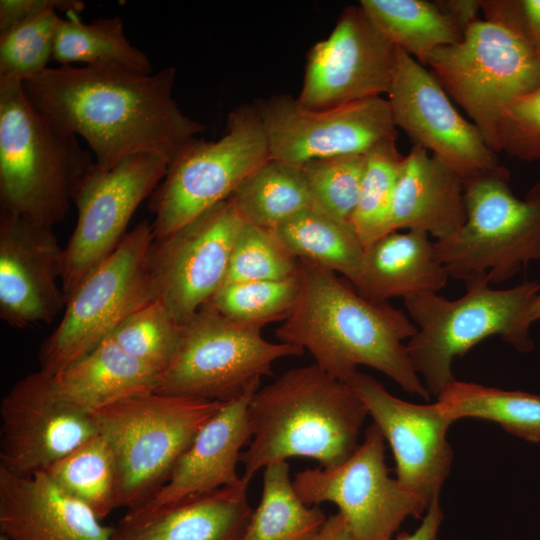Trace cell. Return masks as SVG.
Listing matches in <instances>:
<instances>
[{
    "label": "cell",
    "instance_id": "obj_34",
    "mask_svg": "<svg viewBox=\"0 0 540 540\" xmlns=\"http://www.w3.org/2000/svg\"><path fill=\"white\" fill-rule=\"evenodd\" d=\"M403 157L396 141L381 144L366 154L359 198L351 219L364 247L392 232L391 204Z\"/></svg>",
    "mask_w": 540,
    "mask_h": 540
},
{
    "label": "cell",
    "instance_id": "obj_42",
    "mask_svg": "<svg viewBox=\"0 0 540 540\" xmlns=\"http://www.w3.org/2000/svg\"><path fill=\"white\" fill-rule=\"evenodd\" d=\"M515 19L525 37L540 52V0H510Z\"/></svg>",
    "mask_w": 540,
    "mask_h": 540
},
{
    "label": "cell",
    "instance_id": "obj_23",
    "mask_svg": "<svg viewBox=\"0 0 540 540\" xmlns=\"http://www.w3.org/2000/svg\"><path fill=\"white\" fill-rule=\"evenodd\" d=\"M466 221L464 181L426 149L413 145L403 157L393 194L391 230L420 231L437 240Z\"/></svg>",
    "mask_w": 540,
    "mask_h": 540
},
{
    "label": "cell",
    "instance_id": "obj_7",
    "mask_svg": "<svg viewBox=\"0 0 540 540\" xmlns=\"http://www.w3.org/2000/svg\"><path fill=\"white\" fill-rule=\"evenodd\" d=\"M222 404L150 391L90 411L114 454L118 508L131 510L149 500Z\"/></svg>",
    "mask_w": 540,
    "mask_h": 540
},
{
    "label": "cell",
    "instance_id": "obj_2",
    "mask_svg": "<svg viewBox=\"0 0 540 540\" xmlns=\"http://www.w3.org/2000/svg\"><path fill=\"white\" fill-rule=\"evenodd\" d=\"M298 275L296 304L275 330L279 342L308 350L321 369L344 383L364 365L429 400L404 343L417 327L402 310L365 298L314 264L299 261Z\"/></svg>",
    "mask_w": 540,
    "mask_h": 540
},
{
    "label": "cell",
    "instance_id": "obj_20",
    "mask_svg": "<svg viewBox=\"0 0 540 540\" xmlns=\"http://www.w3.org/2000/svg\"><path fill=\"white\" fill-rule=\"evenodd\" d=\"M63 253L53 227L0 211V318L6 324L37 327L64 309Z\"/></svg>",
    "mask_w": 540,
    "mask_h": 540
},
{
    "label": "cell",
    "instance_id": "obj_11",
    "mask_svg": "<svg viewBox=\"0 0 540 540\" xmlns=\"http://www.w3.org/2000/svg\"><path fill=\"white\" fill-rule=\"evenodd\" d=\"M270 159L255 105L234 109L227 132L216 141L195 138L169 164L150 196L155 239L227 200L239 184Z\"/></svg>",
    "mask_w": 540,
    "mask_h": 540
},
{
    "label": "cell",
    "instance_id": "obj_13",
    "mask_svg": "<svg viewBox=\"0 0 540 540\" xmlns=\"http://www.w3.org/2000/svg\"><path fill=\"white\" fill-rule=\"evenodd\" d=\"M293 486L308 506L336 504L356 540H390L407 517L419 518L430 506L389 476L385 438L374 422L344 463L300 471Z\"/></svg>",
    "mask_w": 540,
    "mask_h": 540
},
{
    "label": "cell",
    "instance_id": "obj_43",
    "mask_svg": "<svg viewBox=\"0 0 540 540\" xmlns=\"http://www.w3.org/2000/svg\"><path fill=\"white\" fill-rule=\"evenodd\" d=\"M440 9L464 34L465 30L479 18L481 0H443L435 1Z\"/></svg>",
    "mask_w": 540,
    "mask_h": 540
},
{
    "label": "cell",
    "instance_id": "obj_15",
    "mask_svg": "<svg viewBox=\"0 0 540 540\" xmlns=\"http://www.w3.org/2000/svg\"><path fill=\"white\" fill-rule=\"evenodd\" d=\"M388 103L396 127L465 182L508 171L479 129L464 118L434 74L397 47Z\"/></svg>",
    "mask_w": 540,
    "mask_h": 540
},
{
    "label": "cell",
    "instance_id": "obj_4",
    "mask_svg": "<svg viewBox=\"0 0 540 540\" xmlns=\"http://www.w3.org/2000/svg\"><path fill=\"white\" fill-rule=\"evenodd\" d=\"M478 19L454 45L434 50L426 67L500 151L499 131L507 108L540 87V52L523 34L508 0L481 1Z\"/></svg>",
    "mask_w": 540,
    "mask_h": 540
},
{
    "label": "cell",
    "instance_id": "obj_24",
    "mask_svg": "<svg viewBox=\"0 0 540 540\" xmlns=\"http://www.w3.org/2000/svg\"><path fill=\"white\" fill-rule=\"evenodd\" d=\"M448 279L429 235L393 231L365 247L355 290L372 301L388 302L394 297L438 293Z\"/></svg>",
    "mask_w": 540,
    "mask_h": 540
},
{
    "label": "cell",
    "instance_id": "obj_36",
    "mask_svg": "<svg viewBox=\"0 0 540 540\" xmlns=\"http://www.w3.org/2000/svg\"><path fill=\"white\" fill-rule=\"evenodd\" d=\"M182 327L156 298L128 315L108 337L127 354L160 374L177 352Z\"/></svg>",
    "mask_w": 540,
    "mask_h": 540
},
{
    "label": "cell",
    "instance_id": "obj_21",
    "mask_svg": "<svg viewBox=\"0 0 540 540\" xmlns=\"http://www.w3.org/2000/svg\"><path fill=\"white\" fill-rule=\"evenodd\" d=\"M259 388L253 386L223 402L199 430L166 483L145 503L127 510L117 525H135L191 497L243 483L236 468L241 449L252 439L248 405Z\"/></svg>",
    "mask_w": 540,
    "mask_h": 540
},
{
    "label": "cell",
    "instance_id": "obj_22",
    "mask_svg": "<svg viewBox=\"0 0 540 540\" xmlns=\"http://www.w3.org/2000/svg\"><path fill=\"white\" fill-rule=\"evenodd\" d=\"M0 531L11 540H114V527L103 525L45 472L19 476L1 466Z\"/></svg>",
    "mask_w": 540,
    "mask_h": 540
},
{
    "label": "cell",
    "instance_id": "obj_38",
    "mask_svg": "<svg viewBox=\"0 0 540 540\" xmlns=\"http://www.w3.org/2000/svg\"><path fill=\"white\" fill-rule=\"evenodd\" d=\"M56 10L0 32V79H25L47 69L61 21Z\"/></svg>",
    "mask_w": 540,
    "mask_h": 540
},
{
    "label": "cell",
    "instance_id": "obj_26",
    "mask_svg": "<svg viewBox=\"0 0 540 540\" xmlns=\"http://www.w3.org/2000/svg\"><path fill=\"white\" fill-rule=\"evenodd\" d=\"M158 376L110 337L61 372L49 375L55 393L87 413L133 395L155 391Z\"/></svg>",
    "mask_w": 540,
    "mask_h": 540
},
{
    "label": "cell",
    "instance_id": "obj_5",
    "mask_svg": "<svg viewBox=\"0 0 540 540\" xmlns=\"http://www.w3.org/2000/svg\"><path fill=\"white\" fill-rule=\"evenodd\" d=\"M94 164L76 135L31 104L22 81L0 79V211L53 227Z\"/></svg>",
    "mask_w": 540,
    "mask_h": 540
},
{
    "label": "cell",
    "instance_id": "obj_32",
    "mask_svg": "<svg viewBox=\"0 0 540 540\" xmlns=\"http://www.w3.org/2000/svg\"><path fill=\"white\" fill-rule=\"evenodd\" d=\"M326 520L297 495L289 464L276 462L264 468L261 499L241 540H313Z\"/></svg>",
    "mask_w": 540,
    "mask_h": 540
},
{
    "label": "cell",
    "instance_id": "obj_39",
    "mask_svg": "<svg viewBox=\"0 0 540 540\" xmlns=\"http://www.w3.org/2000/svg\"><path fill=\"white\" fill-rule=\"evenodd\" d=\"M299 261L273 230L243 223L234 242L225 284L282 280L298 273Z\"/></svg>",
    "mask_w": 540,
    "mask_h": 540
},
{
    "label": "cell",
    "instance_id": "obj_27",
    "mask_svg": "<svg viewBox=\"0 0 540 540\" xmlns=\"http://www.w3.org/2000/svg\"><path fill=\"white\" fill-rule=\"evenodd\" d=\"M272 230L297 260L339 273L354 288L358 285L365 247L351 223L307 208Z\"/></svg>",
    "mask_w": 540,
    "mask_h": 540
},
{
    "label": "cell",
    "instance_id": "obj_40",
    "mask_svg": "<svg viewBox=\"0 0 540 540\" xmlns=\"http://www.w3.org/2000/svg\"><path fill=\"white\" fill-rule=\"evenodd\" d=\"M499 141L501 152L522 161H540V87L507 108Z\"/></svg>",
    "mask_w": 540,
    "mask_h": 540
},
{
    "label": "cell",
    "instance_id": "obj_29",
    "mask_svg": "<svg viewBox=\"0 0 540 540\" xmlns=\"http://www.w3.org/2000/svg\"><path fill=\"white\" fill-rule=\"evenodd\" d=\"M436 403L452 423L462 418L485 419L516 437L540 442V395L456 379Z\"/></svg>",
    "mask_w": 540,
    "mask_h": 540
},
{
    "label": "cell",
    "instance_id": "obj_1",
    "mask_svg": "<svg viewBox=\"0 0 540 540\" xmlns=\"http://www.w3.org/2000/svg\"><path fill=\"white\" fill-rule=\"evenodd\" d=\"M176 69L141 73L114 67L59 66L23 81L31 104L52 124L82 137L101 168L135 154L170 163L205 130L173 97Z\"/></svg>",
    "mask_w": 540,
    "mask_h": 540
},
{
    "label": "cell",
    "instance_id": "obj_14",
    "mask_svg": "<svg viewBox=\"0 0 540 540\" xmlns=\"http://www.w3.org/2000/svg\"><path fill=\"white\" fill-rule=\"evenodd\" d=\"M255 107L270 159L296 166L333 156L367 154L397 138L389 103L381 96L309 110L296 98L278 95Z\"/></svg>",
    "mask_w": 540,
    "mask_h": 540
},
{
    "label": "cell",
    "instance_id": "obj_16",
    "mask_svg": "<svg viewBox=\"0 0 540 540\" xmlns=\"http://www.w3.org/2000/svg\"><path fill=\"white\" fill-rule=\"evenodd\" d=\"M243 223L227 199L154 240L150 267L157 298L180 324L225 284L233 245Z\"/></svg>",
    "mask_w": 540,
    "mask_h": 540
},
{
    "label": "cell",
    "instance_id": "obj_35",
    "mask_svg": "<svg viewBox=\"0 0 540 540\" xmlns=\"http://www.w3.org/2000/svg\"><path fill=\"white\" fill-rule=\"evenodd\" d=\"M299 289L298 273L282 280L229 283L206 304L235 322L262 328L267 323L288 318Z\"/></svg>",
    "mask_w": 540,
    "mask_h": 540
},
{
    "label": "cell",
    "instance_id": "obj_41",
    "mask_svg": "<svg viewBox=\"0 0 540 540\" xmlns=\"http://www.w3.org/2000/svg\"><path fill=\"white\" fill-rule=\"evenodd\" d=\"M85 7L80 0H1L0 32L49 10L80 13Z\"/></svg>",
    "mask_w": 540,
    "mask_h": 540
},
{
    "label": "cell",
    "instance_id": "obj_31",
    "mask_svg": "<svg viewBox=\"0 0 540 540\" xmlns=\"http://www.w3.org/2000/svg\"><path fill=\"white\" fill-rule=\"evenodd\" d=\"M228 199L244 223L271 230L310 208L303 168L272 159L250 173Z\"/></svg>",
    "mask_w": 540,
    "mask_h": 540
},
{
    "label": "cell",
    "instance_id": "obj_25",
    "mask_svg": "<svg viewBox=\"0 0 540 540\" xmlns=\"http://www.w3.org/2000/svg\"><path fill=\"white\" fill-rule=\"evenodd\" d=\"M248 485L223 487L163 509L131 526L114 527V540H241L253 510Z\"/></svg>",
    "mask_w": 540,
    "mask_h": 540
},
{
    "label": "cell",
    "instance_id": "obj_45",
    "mask_svg": "<svg viewBox=\"0 0 540 540\" xmlns=\"http://www.w3.org/2000/svg\"><path fill=\"white\" fill-rule=\"evenodd\" d=\"M313 540H356L346 518L340 512L327 518Z\"/></svg>",
    "mask_w": 540,
    "mask_h": 540
},
{
    "label": "cell",
    "instance_id": "obj_18",
    "mask_svg": "<svg viewBox=\"0 0 540 540\" xmlns=\"http://www.w3.org/2000/svg\"><path fill=\"white\" fill-rule=\"evenodd\" d=\"M0 418V466L19 476L45 472L97 434L89 413L63 401L40 370L12 386Z\"/></svg>",
    "mask_w": 540,
    "mask_h": 540
},
{
    "label": "cell",
    "instance_id": "obj_37",
    "mask_svg": "<svg viewBox=\"0 0 540 540\" xmlns=\"http://www.w3.org/2000/svg\"><path fill=\"white\" fill-rule=\"evenodd\" d=\"M304 170L310 208L351 223L366 167V154L339 155L309 161Z\"/></svg>",
    "mask_w": 540,
    "mask_h": 540
},
{
    "label": "cell",
    "instance_id": "obj_44",
    "mask_svg": "<svg viewBox=\"0 0 540 540\" xmlns=\"http://www.w3.org/2000/svg\"><path fill=\"white\" fill-rule=\"evenodd\" d=\"M442 519L443 512L438 497L431 502L419 528L412 534L400 533L397 540H437Z\"/></svg>",
    "mask_w": 540,
    "mask_h": 540
},
{
    "label": "cell",
    "instance_id": "obj_17",
    "mask_svg": "<svg viewBox=\"0 0 540 540\" xmlns=\"http://www.w3.org/2000/svg\"><path fill=\"white\" fill-rule=\"evenodd\" d=\"M397 47L361 6H347L329 36L308 52L298 104L325 110L387 93Z\"/></svg>",
    "mask_w": 540,
    "mask_h": 540
},
{
    "label": "cell",
    "instance_id": "obj_8",
    "mask_svg": "<svg viewBox=\"0 0 540 540\" xmlns=\"http://www.w3.org/2000/svg\"><path fill=\"white\" fill-rule=\"evenodd\" d=\"M509 178L506 171L464 183L465 223L453 236L434 241L449 278L485 276L499 284L540 261V181L519 199Z\"/></svg>",
    "mask_w": 540,
    "mask_h": 540
},
{
    "label": "cell",
    "instance_id": "obj_19",
    "mask_svg": "<svg viewBox=\"0 0 540 540\" xmlns=\"http://www.w3.org/2000/svg\"><path fill=\"white\" fill-rule=\"evenodd\" d=\"M345 383L389 442L398 482L430 505L440 496L450 473L453 450L447 433L452 422L436 402L417 404L399 399L368 374L356 371Z\"/></svg>",
    "mask_w": 540,
    "mask_h": 540
},
{
    "label": "cell",
    "instance_id": "obj_10",
    "mask_svg": "<svg viewBox=\"0 0 540 540\" xmlns=\"http://www.w3.org/2000/svg\"><path fill=\"white\" fill-rule=\"evenodd\" d=\"M182 325L177 352L158 376V393L227 402L260 385L276 360L304 353L267 341L262 328L235 322L208 304Z\"/></svg>",
    "mask_w": 540,
    "mask_h": 540
},
{
    "label": "cell",
    "instance_id": "obj_30",
    "mask_svg": "<svg viewBox=\"0 0 540 540\" xmlns=\"http://www.w3.org/2000/svg\"><path fill=\"white\" fill-rule=\"evenodd\" d=\"M53 59L60 66L85 63V66L153 73L149 58L127 39L118 16L84 23L77 13L67 14L57 29Z\"/></svg>",
    "mask_w": 540,
    "mask_h": 540
},
{
    "label": "cell",
    "instance_id": "obj_3",
    "mask_svg": "<svg viewBox=\"0 0 540 540\" xmlns=\"http://www.w3.org/2000/svg\"><path fill=\"white\" fill-rule=\"evenodd\" d=\"M367 415L351 388L316 363L284 372L249 401L252 439L241 453L243 483L290 457L312 458L323 469L341 465L358 448Z\"/></svg>",
    "mask_w": 540,
    "mask_h": 540
},
{
    "label": "cell",
    "instance_id": "obj_12",
    "mask_svg": "<svg viewBox=\"0 0 540 540\" xmlns=\"http://www.w3.org/2000/svg\"><path fill=\"white\" fill-rule=\"evenodd\" d=\"M169 164L157 154L140 153L110 168L92 166L73 199L77 221L63 253L65 300L118 246L135 211L162 182Z\"/></svg>",
    "mask_w": 540,
    "mask_h": 540
},
{
    "label": "cell",
    "instance_id": "obj_33",
    "mask_svg": "<svg viewBox=\"0 0 540 540\" xmlns=\"http://www.w3.org/2000/svg\"><path fill=\"white\" fill-rule=\"evenodd\" d=\"M52 483L86 505L100 520L118 508L114 454L98 433L45 471Z\"/></svg>",
    "mask_w": 540,
    "mask_h": 540
},
{
    "label": "cell",
    "instance_id": "obj_6",
    "mask_svg": "<svg viewBox=\"0 0 540 540\" xmlns=\"http://www.w3.org/2000/svg\"><path fill=\"white\" fill-rule=\"evenodd\" d=\"M466 293L448 300L428 292L404 299L416 333L406 347L415 372L430 396L438 397L456 380L452 362L490 336H499L519 352L534 348L528 321L540 291L538 281L494 289L485 276L465 282Z\"/></svg>",
    "mask_w": 540,
    "mask_h": 540
},
{
    "label": "cell",
    "instance_id": "obj_9",
    "mask_svg": "<svg viewBox=\"0 0 540 540\" xmlns=\"http://www.w3.org/2000/svg\"><path fill=\"white\" fill-rule=\"evenodd\" d=\"M154 240L152 223H139L80 281L66 299L58 326L40 347V371L61 372L100 345L128 315L157 298L150 267Z\"/></svg>",
    "mask_w": 540,
    "mask_h": 540
},
{
    "label": "cell",
    "instance_id": "obj_28",
    "mask_svg": "<svg viewBox=\"0 0 540 540\" xmlns=\"http://www.w3.org/2000/svg\"><path fill=\"white\" fill-rule=\"evenodd\" d=\"M359 5L391 43L425 67L434 50L463 39V33L436 2L361 0Z\"/></svg>",
    "mask_w": 540,
    "mask_h": 540
},
{
    "label": "cell",
    "instance_id": "obj_46",
    "mask_svg": "<svg viewBox=\"0 0 540 540\" xmlns=\"http://www.w3.org/2000/svg\"><path fill=\"white\" fill-rule=\"evenodd\" d=\"M538 320H540V291L535 298L528 314V321L530 324Z\"/></svg>",
    "mask_w": 540,
    "mask_h": 540
}]
</instances>
